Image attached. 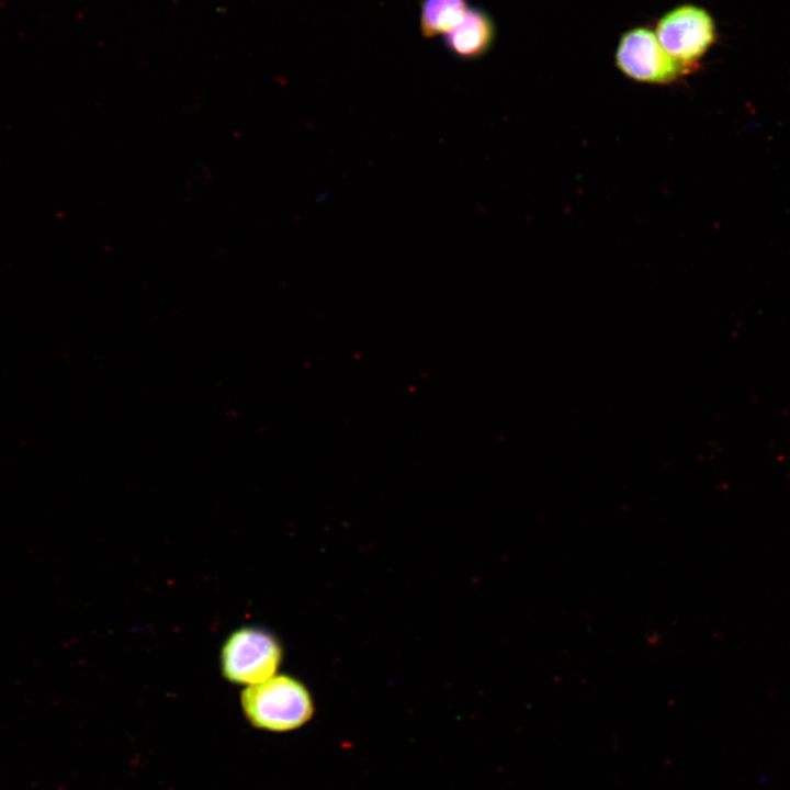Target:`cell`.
Segmentation results:
<instances>
[{
	"instance_id": "obj_1",
	"label": "cell",
	"mask_w": 790,
	"mask_h": 790,
	"mask_svg": "<svg viewBox=\"0 0 790 790\" xmlns=\"http://www.w3.org/2000/svg\"><path fill=\"white\" fill-rule=\"evenodd\" d=\"M241 707L252 725L274 732L298 729L314 713L307 688L286 675L248 686L241 695Z\"/></svg>"
},
{
	"instance_id": "obj_2",
	"label": "cell",
	"mask_w": 790,
	"mask_h": 790,
	"mask_svg": "<svg viewBox=\"0 0 790 790\" xmlns=\"http://www.w3.org/2000/svg\"><path fill=\"white\" fill-rule=\"evenodd\" d=\"M282 661V647L270 632L257 627L234 631L221 652L223 676L235 684L256 685L273 677Z\"/></svg>"
},
{
	"instance_id": "obj_3",
	"label": "cell",
	"mask_w": 790,
	"mask_h": 790,
	"mask_svg": "<svg viewBox=\"0 0 790 790\" xmlns=\"http://www.w3.org/2000/svg\"><path fill=\"white\" fill-rule=\"evenodd\" d=\"M655 35L666 53L691 72L714 44L716 31L707 10L682 4L659 19Z\"/></svg>"
},
{
	"instance_id": "obj_4",
	"label": "cell",
	"mask_w": 790,
	"mask_h": 790,
	"mask_svg": "<svg viewBox=\"0 0 790 790\" xmlns=\"http://www.w3.org/2000/svg\"><path fill=\"white\" fill-rule=\"evenodd\" d=\"M616 66L635 81L654 84L672 83L690 72L666 53L652 30L643 26L622 34Z\"/></svg>"
},
{
	"instance_id": "obj_5",
	"label": "cell",
	"mask_w": 790,
	"mask_h": 790,
	"mask_svg": "<svg viewBox=\"0 0 790 790\" xmlns=\"http://www.w3.org/2000/svg\"><path fill=\"white\" fill-rule=\"evenodd\" d=\"M496 29L490 15L478 8L467 10L463 19L443 38L447 50L459 59L483 56L492 47Z\"/></svg>"
},
{
	"instance_id": "obj_6",
	"label": "cell",
	"mask_w": 790,
	"mask_h": 790,
	"mask_svg": "<svg viewBox=\"0 0 790 790\" xmlns=\"http://www.w3.org/2000/svg\"><path fill=\"white\" fill-rule=\"evenodd\" d=\"M470 9L467 0H421L420 31L424 37L443 36Z\"/></svg>"
}]
</instances>
